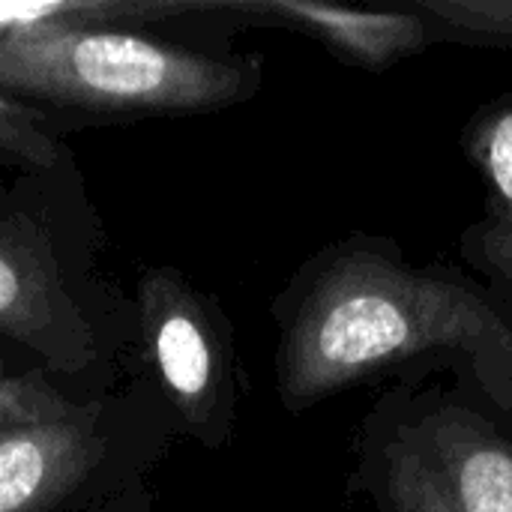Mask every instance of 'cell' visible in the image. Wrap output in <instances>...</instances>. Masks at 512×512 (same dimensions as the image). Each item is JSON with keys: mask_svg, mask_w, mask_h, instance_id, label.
<instances>
[{"mask_svg": "<svg viewBox=\"0 0 512 512\" xmlns=\"http://www.w3.org/2000/svg\"><path fill=\"white\" fill-rule=\"evenodd\" d=\"M348 492L375 512H512V429L450 384H393L363 414Z\"/></svg>", "mask_w": 512, "mask_h": 512, "instance_id": "cell-3", "label": "cell"}, {"mask_svg": "<svg viewBox=\"0 0 512 512\" xmlns=\"http://www.w3.org/2000/svg\"><path fill=\"white\" fill-rule=\"evenodd\" d=\"M426 24L429 42L512 51V0H405Z\"/></svg>", "mask_w": 512, "mask_h": 512, "instance_id": "cell-9", "label": "cell"}, {"mask_svg": "<svg viewBox=\"0 0 512 512\" xmlns=\"http://www.w3.org/2000/svg\"><path fill=\"white\" fill-rule=\"evenodd\" d=\"M102 512H150V501H147V492L135 483L117 501H111Z\"/></svg>", "mask_w": 512, "mask_h": 512, "instance_id": "cell-11", "label": "cell"}, {"mask_svg": "<svg viewBox=\"0 0 512 512\" xmlns=\"http://www.w3.org/2000/svg\"><path fill=\"white\" fill-rule=\"evenodd\" d=\"M276 393L303 414L345 390L450 375L512 429V303L453 264H414L387 234L309 255L273 303Z\"/></svg>", "mask_w": 512, "mask_h": 512, "instance_id": "cell-1", "label": "cell"}, {"mask_svg": "<svg viewBox=\"0 0 512 512\" xmlns=\"http://www.w3.org/2000/svg\"><path fill=\"white\" fill-rule=\"evenodd\" d=\"M234 9L273 27L300 30L318 39L339 63L372 75L432 48L423 18L405 0L387 9H354L315 0H249Z\"/></svg>", "mask_w": 512, "mask_h": 512, "instance_id": "cell-7", "label": "cell"}, {"mask_svg": "<svg viewBox=\"0 0 512 512\" xmlns=\"http://www.w3.org/2000/svg\"><path fill=\"white\" fill-rule=\"evenodd\" d=\"M0 153L27 162L33 168H51L57 159L54 141L33 123V114H27L18 102L6 99L3 93H0Z\"/></svg>", "mask_w": 512, "mask_h": 512, "instance_id": "cell-10", "label": "cell"}, {"mask_svg": "<svg viewBox=\"0 0 512 512\" xmlns=\"http://www.w3.org/2000/svg\"><path fill=\"white\" fill-rule=\"evenodd\" d=\"M0 336L54 369H75L93 357V333L72 306L48 246L9 222H0Z\"/></svg>", "mask_w": 512, "mask_h": 512, "instance_id": "cell-6", "label": "cell"}, {"mask_svg": "<svg viewBox=\"0 0 512 512\" xmlns=\"http://www.w3.org/2000/svg\"><path fill=\"white\" fill-rule=\"evenodd\" d=\"M261 57H216L186 45L75 21L66 6L0 27V93L90 114H198L246 102Z\"/></svg>", "mask_w": 512, "mask_h": 512, "instance_id": "cell-2", "label": "cell"}, {"mask_svg": "<svg viewBox=\"0 0 512 512\" xmlns=\"http://www.w3.org/2000/svg\"><path fill=\"white\" fill-rule=\"evenodd\" d=\"M0 381H3V363H0Z\"/></svg>", "mask_w": 512, "mask_h": 512, "instance_id": "cell-12", "label": "cell"}, {"mask_svg": "<svg viewBox=\"0 0 512 512\" xmlns=\"http://www.w3.org/2000/svg\"><path fill=\"white\" fill-rule=\"evenodd\" d=\"M114 459L96 405L42 375L0 381V512H60L96 489Z\"/></svg>", "mask_w": 512, "mask_h": 512, "instance_id": "cell-4", "label": "cell"}, {"mask_svg": "<svg viewBox=\"0 0 512 512\" xmlns=\"http://www.w3.org/2000/svg\"><path fill=\"white\" fill-rule=\"evenodd\" d=\"M459 144L486 183L483 216L462 231L459 255L471 276L512 303V90L471 111Z\"/></svg>", "mask_w": 512, "mask_h": 512, "instance_id": "cell-8", "label": "cell"}, {"mask_svg": "<svg viewBox=\"0 0 512 512\" xmlns=\"http://www.w3.org/2000/svg\"><path fill=\"white\" fill-rule=\"evenodd\" d=\"M144 339L186 432L207 450L231 438L237 417L234 339L213 297L174 267H150L138 279Z\"/></svg>", "mask_w": 512, "mask_h": 512, "instance_id": "cell-5", "label": "cell"}]
</instances>
